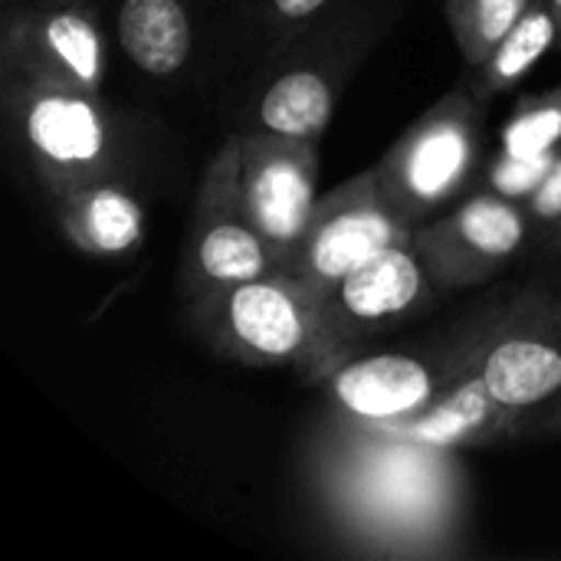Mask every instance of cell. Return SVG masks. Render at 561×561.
Returning <instances> with one entry per match:
<instances>
[{
    "mask_svg": "<svg viewBox=\"0 0 561 561\" xmlns=\"http://www.w3.org/2000/svg\"><path fill=\"white\" fill-rule=\"evenodd\" d=\"M414 224H408L381 191L378 171L368 168L342 187L319 197L302 237L279 256V276L293 279L316 302H322L348 273L388 247L411 243Z\"/></svg>",
    "mask_w": 561,
    "mask_h": 561,
    "instance_id": "obj_6",
    "label": "cell"
},
{
    "mask_svg": "<svg viewBox=\"0 0 561 561\" xmlns=\"http://www.w3.org/2000/svg\"><path fill=\"white\" fill-rule=\"evenodd\" d=\"M105 33L85 0L10 3L0 33V69L105 95Z\"/></svg>",
    "mask_w": 561,
    "mask_h": 561,
    "instance_id": "obj_11",
    "label": "cell"
},
{
    "mask_svg": "<svg viewBox=\"0 0 561 561\" xmlns=\"http://www.w3.org/2000/svg\"><path fill=\"white\" fill-rule=\"evenodd\" d=\"M559 43L561 26L556 10L549 7V0H533L529 10L519 16V23L486 56V62L473 69L477 72V79H473L477 99L490 102V99L516 89L536 69V62Z\"/></svg>",
    "mask_w": 561,
    "mask_h": 561,
    "instance_id": "obj_16",
    "label": "cell"
},
{
    "mask_svg": "<svg viewBox=\"0 0 561 561\" xmlns=\"http://www.w3.org/2000/svg\"><path fill=\"white\" fill-rule=\"evenodd\" d=\"M398 0H339L266 56L243 128L322 141L348 82L391 30Z\"/></svg>",
    "mask_w": 561,
    "mask_h": 561,
    "instance_id": "obj_1",
    "label": "cell"
},
{
    "mask_svg": "<svg viewBox=\"0 0 561 561\" xmlns=\"http://www.w3.org/2000/svg\"><path fill=\"white\" fill-rule=\"evenodd\" d=\"M559 151H542V154H506L500 151L490 168L483 171V191H493L500 197L526 204L552 174Z\"/></svg>",
    "mask_w": 561,
    "mask_h": 561,
    "instance_id": "obj_19",
    "label": "cell"
},
{
    "mask_svg": "<svg viewBox=\"0 0 561 561\" xmlns=\"http://www.w3.org/2000/svg\"><path fill=\"white\" fill-rule=\"evenodd\" d=\"M539 283H542V286H549V289H556V293H561V256L546 260V270H542Z\"/></svg>",
    "mask_w": 561,
    "mask_h": 561,
    "instance_id": "obj_23",
    "label": "cell"
},
{
    "mask_svg": "<svg viewBox=\"0 0 561 561\" xmlns=\"http://www.w3.org/2000/svg\"><path fill=\"white\" fill-rule=\"evenodd\" d=\"M237 135L247 204L279 263V256L296 247L319 204V141L256 128Z\"/></svg>",
    "mask_w": 561,
    "mask_h": 561,
    "instance_id": "obj_12",
    "label": "cell"
},
{
    "mask_svg": "<svg viewBox=\"0 0 561 561\" xmlns=\"http://www.w3.org/2000/svg\"><path fill=\"white\" fill-rule=\"evenodd\" d=\"M184 316L194 339L217 358L253 368L293 365L306 378L319 375V302L279 273H266L187 299Z\"/></svg>",
    "mask_w": 561,
    "mask_h": 561,
    "instance_id": "obj_3",
    "label": "cell"
},
{
    "mask_svg": "<svg viewBox=\"0 0 561 561\" xmlns=\"http://www.w3.org/2000/svg\"><path fill=\"white\" fill-rule=\"evenodd\" d=\"M339 0H260V26H263V59L279 53L299 30L319 20Z\"/></svg>",
    "mask_w": 561,
    "mask_h": 561,
    "instance_id": "obj_20",
    "label": "cell"
},
{
    "mask_svg": "<svg viewBox=\"0 0 561 561\" xmlns=\"http://www.w3.org/2000/svg\"><path fill=\"white\" fill-rule=\"evenodd\" d=\"M533 0H447L444 13L454 43L470 69L483 66L496 43L519 23Z\"/></svg>",
    "mask_w": 561,
    "mask_h": 561,
    "instance_id": "obj_17",
    "label": "cell"
},
{
    "mask_svg": "<svg viewBox=\"0 0 561 561\" xmlns=\"http://www.w3.org/2000/svg\"><path fill=\"white\" fill-rule=\"evenodd\" d=\"M0 118L49 204L92 181H128V148L105 95L0 69Z\"/></svg>",
    "mask_w": 561,
    "mask_h": 561,
    "instance_id": "obj_2",
    "label": "cell"
},
{
    "mask_svg": "<svg viewBox=\"0 0 561 561\" xmlns=\"http://www.w3.org/2000/svg\"><path fill=\"white\" fill-rule=\"evenodd\" d=\"M440 299L414 243L388 247L385 253L348 273L322 302V381L342 358L362 348L368 339L394 332L427 312Z\"/></svg>",
    "mask_w": 561,
    "mask_h": 561,
    "instance_id": "obj_8",
    "label": "cell"
},
{
    "mask_svg": "<svg viewBox=\"0 0 561 561\" xmlns=\"http://www.w3.org/2000/svg\"><path fill=\"white\" fill-rule=\"evenodd\" d=\"M529 431L526 417L510 411L483 381L477 358L473 365L421 414L381 434L378 440H404L427 450H463V447H490L519 437Z\"/></svg>",
    "mask_w": 561,
    "mask_h": 561,
    "instance_id": "obj_13",
    "label": "cell"
},
{
    "mask_svg": "<svg viewBox=\"0 0 561 561\" xmlns=\"http://www.w3.org/2000/svg\"><path fill=\"white\" fill-rule=\"evenodd\" d=\"M273 270L276 253L256 227L243 191L240 135H230L201 174L178 260V286L187 302Z\"/></svg>",
    "mask_w": 561,
    "mask_h": 561,
    "instance_id": "obj_5",
    "label": "cell"
},
{
    "mask_svg": "<svg viewBox=\"0 0 561 561\" xmlns=\"http://www.w3.org/2000/svg\"><path fill=\"white\" fill-rule=\"evenodd\" d=\"M539 253H542V260L561 256V224L552 230V233H546V237L539 240Z\"/></svg>",
    "mask_w": 561,
    "mask_h": 561,
    "instance_id": "obj_24",
    "label": "cell"
},
{
    "mask_svg": "<svg viewBox=\"0 0 561 561\" xmlns=\"http://www.w3.org/2000/svg\"><path fill=\"white\" fill-rule=\"evenodd\" d=\"M549 7L556 10V16H559V26H561V0H549Z\"/></svg>",
    "mask_w": 561,
    "mask_h": 561,
    "instance_id": "obj_25",
    "label": "cell"
},
{
    "mask_svg": "<svg viewBox=\"0 0 561 561\" xmlns=\"http://www.w3.org/2000/svg\"><path fill=\"white\" fill-rule=\"evenodd\" d=\"M483 105L473 89L437 99L375 164L391 207L414 227L467 197L480 174Z\"/></svg>",
    "mask_w": 561,
    "mask_h": 561,
    "instance_id": "obj_4",
    "label": "cell"
},
{
    "mask_svg": "<svg viewBox=\"0 0 561 561\" xmlns=\"http://www.w3.org/2000/svg\"><path fill=\"white\" fill-rule=\"evenodd\" d=\"M561 148V82L549 92L526 95L500 135L506 154H542Z\"/></svg>",
    "mask_w": 561,
    "mask_h": 561,
    "instance_id": "obj_18",
    "label": "cell"
},
{
    "mask_svg": "<svg viewBox=\"0 0 561 561\" xmlns=\"http://www.w3.org/2000/svg\"><path fill=\"white\" fill-rule=\"evenodd\" d=\"M526 210H529L533 227H536V243H539L546 233H552L561 224V148L552 174H549L546 184L526 201Z\"/></svg>",
    "mask_w": 561,
    "mask_h": 561,
    "instance_id": "obj_21",
    "label": "cell"
},
{
    "mask_svg": "<svg viewBox=\"0 0 561 561\" xmlns=\"http://www.w3.org/2000/svg\"><path fill=\"white\" fill-rule=\"evenodd\" d=\"M115 36L138 72L168 79L191 62L197 33L187 0H122Z\"/></svg>",
    "mask_w": 561,
    "mask_h": 561,
    "instance_id": "obj_15",
    "label": "cell"
},
{
    "mask_svg": "<svg viewBox=\"0 0 561 561\" xmlns=\"http://www.w3.org/2000/svg\"><path fill=\"white\" fill-rule=\"evenodd\" d=\"M477 368L526 424L561 398V293L536 283L486 325Z\"/></svg>",
    "mask_w": 561,
    "mask_h": 561,
    "instance_id": "obj_9",
    "label": "cell"
},
{
    "mask_svg": "<svg viewBox=\"0 0 561 561\" xmlns=\"http://www.w3.org/2000/svg\"><path fill=\"white\" fill-rule=\"evenodd\" d=\"M529 431H536V434L546 437V440H561V398H556L549 408H542V411L529 421Z\"/></svg>",
    "mask_w": 561,
    "mask_h": 561,
    "instance_id": "obj_22",
    "label": "cell"
},
{
    "mask_svg": "<svg viewBox=\"0 0 561 561\" xmlns=\"http://www.w3.org/2000/svg\"><path fill=\"white\" fill-rule=\"evenodd\" d=\"M62 237L89 256H128L145 240V207L128 181H92L53 204Z\"/></svg>",
    "mask_w": 561,
    "mask_h": 561,
    "instance_id": "obj_14",
    "label": "cell"
},
{
    "mask_svg": "<svg viewBox=\"0 0 561 561\" xmlns=\"http://www.w3.org/2000/svg\"><path fill=\"white\" fill-rule=\"evenodd\" d=\"M486 325L490 319H483L444 362L411 352L348 355L322 378L325 394L342 417L371 431V437H381L431 408L473 365Z\"/></svg>",
    "mask_w": 561,
    "mask_h": 561,
    "instance_id": "obj_7",
    "label": "cell"
},
{
    "mask_svg": "<svg viewBox=\"0 0 561 561\" xmlns=\"http://www.w3.org/2000/svg\"><path fill=\"white\" fill-rule=\"evenodd\" d=\"M536 240L526 204L493 191H473L427 224L414 227L421 253L440 296L473 289L500 276Z\"/></svg>",
    "mask_w": 561,
    "mask_h": 561,
    "instance_id": "obj_10",
    "label": "cell"
}]
</instances>
